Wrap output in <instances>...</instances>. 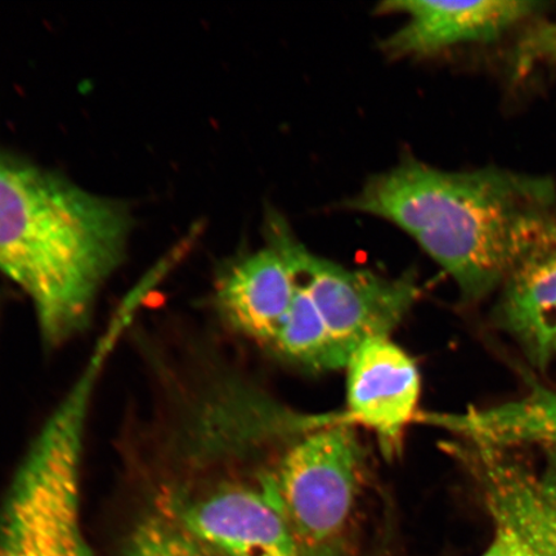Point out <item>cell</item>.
I'll return each instance as SVG.
<instances>
[{
    "instance_id": "obj_1",
    "label": "cell",
    "mask_w": 556,
    "mask_h": 556,
    "mask_svg": "<svg viewBox=\"0 0 556 556\" xmlns=\"http://www.w3.org/2000/svg\"><path fill=\"white\" fill-rule=\"evenodd\" d=\"M406 232L455 281L465 304L503 287L556 225V185L503 168L447 172L407 156L344 204Z\"/></svg>"
},
{
    "instance_id": "obj_2",
    "label": "cell",
    "mask_w": 556,
    "mask_h": 556,
    "mask_svg": "<svg viewBox=\"0 0 556 556\" xmlns=\"http://www.w3.org/2000/svg\"><path fill=\"white\" fill-rule=\"evenodd\" d=\"M130 229L127 206L0 152V273L29 296L46 344L86 328Z\"/></svg>"
},
{
    "instance_id": "obj_3",
    "label": "cell",
    "mask_w": 556,
    "mask_h": 556,
    "mask_svg": "<svg viewBox=\"0 0 556 556\" xmlns=\"http://www.w3.org/2000/svg\"><path fill=\"white\" fill-rule=\"evenodd\" d=\"M99 375L79 374L13 477L0 556H89L80 525L83 448Z\"/></svg>"
},
{
    "instance_id": "obj_4",
    "label": "cell",
    "mask_w": 556,
    "mask_h": 556,
    "mask_svg": "<svg viewBox=\"0 0 556 556\" xmlns=\"http://www.w3.org/2000/svg\"><path fill=\"white\" fill-rule=\"evenodd\" d=\"M370 465L343 414L308 415L278 447L266 490L305 556H345Z\"/></svg>"
},
{
    "instance_id": "obj_5",
    "label": "cell",
    "mask_w": 556,
    "mask_h": 556,
    "mask_svg": "<svg viewBox=\"0 0 556 556\" xmlns=\"http://www.w3.org/2000/svg\"><path fill=\"white\" fill-rule=\"evenodd\" d=\"M258 465L219 464L180 479L155 498L217 556H305L264 490Z\"/></svg>"
},
{
    "instance_id": "obj_6",
    "label": "cell",
    "mask_w": 556,
    "mask_h": 556,
    "mask_svg": "<svg viewBox=\"0 0 556 556\" xmlns=\"http://www.w3.org/2000/svg\"><path fill=\"white\" fill-rule=\"evenodd\" d=\"M264 236L308 291L333 343L348 361L366 340L391 337L421 294L413 274L386 277L346 268L311 252L273 207L264 218Z\"/></svg>"
},
{
    "instance_id": "obj_7",
    "label": "cell",
    "mask_w": 556,
    "mask_h": 556,
    "mask_svg": "<svg viewBox=\"0 0 556 556\" xmlns=\"http://www.w3.org/2000/svg\"><path fill=\"white\" fill-rule=\"evenodd\" d=\"M345 370L346 420L374 434L381 454L392 460L420 416L419 368L391 337H377L353 352Z\"/></svg>"
},
{
    "instance_id": "obj_8",
    "label": "cell",
    "mask_w": 556,
    "mask_h": 556,
    "mask_svg": "<svg viewBox=\"0 0 556 556\" xmlns=\"http://www.w3.org/2000/svg\"><path fill=\"white\" fill-rule=\"evenodd\" d=\"M545 7L546 3L532 0L380 3L377 12L381 15L406 16V23L382 41L381 48L393 59H421L452 47L489 43L538 15Z\"/></svg>"
},
{
    "instance_id": "obj_9",
    "label": "cell",
    "mask_w": 556,
    "mask_h": 556,
    "mask_svg": "<svg viewBox=\"0 0 556 556\" xmlns=\"http://www.w3.org/2000/svg\"><path fill=\"white\" fill-rule=\"evenodd\" d=\"M534 475L506 448L465 442L455 451L482 491L493 519L510 521L556 553V448Z\"/></svg>"
},
{
    "instance_id": "obj_10",
    "label": "cell",
    "mask_w": 556,
    "mask_h": 556,
    "mask_svg": "<svg viewBox=\"0 0 556 556\" xmlns=\"http://www.w3.org/2000/svg\"><path fill=\"white\" fill-rule=\"evenodd\" d=\"M294 295L293 273L281 253L266 242L222 269L214 301L229 328L269 352Z\"/></svg>"
},
{
    "instance_id": "obj_11",
    "label": "cell",
    "mask_w": 556,
    "mask_h": 556,
    "mask_svg": "<svg viewBox=\"0 0 556 556\" xmlns=\"http://www.w3.org/2000/svg\"><path fill=\"white\" fill-rule=\"evenodd\" d=\"M495 309L500 329L533 366L556 357V225L511 270Z\"/></svg>"
},
{
    "instance_id": "obj_12",
    "label": "cell",
    "mask_w": 556,
    "mask_h": 556,
    "mask_svg": "<svg viewBox=\"0 0 556 556\" xmlns=\"http://www.w3.org/2000/svg\"><path fill=\"white\" fill-rule=\"evenodd\" d=\"M419 420L447 430L462 441L503 448L521 443L556 448V393L538 382L517 401L462 414H426Z\"/></svg>"
},
{
    "instance_id": "obj_13",
    "label": "cell",
    "mask_w": 556,
    "mask_h": 556,
    "mask_svg": "<svg viewBox=\"0 0 556 556\" xmlns=\"http://www.w3.org/2000/svg\"><path fill=\"white\" fill-rule=\"evenodd\" d=\"M127 556H217L166 514L152 510L138 525Z\"/></svg>"
},
{
    "instance_id": "obj_14",
    "label": "cell",
    "mask_w": 556,
    "mask_h": 556,
    "mask_svg": "<svg viewBox=\"0 0 556 556\" xmlns=\"http://www.w3.org/2000/svg\"><path fill=\"white\" fill-rule=\"evenodd\" d=\"M523 59H548L556 61V31L551 25L540 27L525 40L521 48Z\"/></svg>"
},
{
    "instance_id": "obj_15",
    "label": "cell",
    "mask_w": 556,
    "mask_h": 556,
    "mask_svg": "<svg viewBox=\"0 0 556 556\" xmlns=\"http://www.w3.org/2000/svg\"><path fill=\"white\" fill-rule=\"evenodd\" d=\"M495 526V540L482 556H527L516 533L505 526Z\"/></svg>"
},
{
    "instance_id": "obj_16",
    "label": "cell",
    "mask_w": 556,
    "mask_h": 556,
    "mask_svg": "<svg viewBox=\"0 0 556 556\" xmlns=\"http://www.w3.org/2000/svg\"><path fill=\"white\" fill-rule=\"evenodd\" d=\"M505 527L509 528V530L517 534V538L519 539L521 546H523L527 556H556V553L552 551V548L548 547L545 542H542L536 536H533V534L528 532L526 533V531L521 530L519 531L518 528H513L509 526Z\"/></svg>"
},
{
    "instance_id": "obj_17",
    "label": "cell",
    "mask_w": 556,
    "mask_h": 556,
    "mask_svg": "<svg viewBox=\"0 0 556 556\" xmlns=\"http://www.w3.org/2000/svg\"><path fill=\"white\" fill-rule=\"evenodd\" d=\"M553 27V29L556 31V25H551Z\"/></svg>"
}]
</instances>
